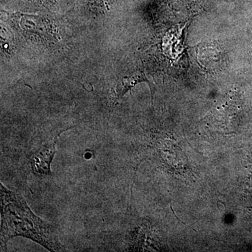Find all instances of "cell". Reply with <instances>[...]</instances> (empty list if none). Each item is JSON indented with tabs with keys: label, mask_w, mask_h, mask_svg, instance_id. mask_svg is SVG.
<instances>
[{
	"label": "cell",
	"mask_w": 252,
	"mask_h": 252,
	"mask_svg": "<svg viewBox=\"0 0 252 252\" xmlns=\"http://www.w3.org/2000/svg\"><path fill=\"white\" fill-rule=\"evenodd\" d=\"M1 243L6 245L16 237L31 239L50 252H64L57 230L36 216L21 193L0 184Z\"/></svg>",
	"instance_id": "1"
},
{
	"label": "cell",
	"mask_w": 252,
	"mask_h": 252,
	"mask_svg": "<svg viewBox=\"0 0 252 252\" xmlns=\"http://www.w3.org/2000/svg\"><path fill=\"white\" fill-rule=\"evenodd\" d=\"M58 137L59 135L56 136L52 140L41 146L32 157V170L36 175H51V164L56 154Z\"/></svg>",
	"instance_id": "2"
},
{
	"label": "cell",
	"mask_w": 252,
	"mask_h": 252,
	"mask_svg": "<svg viewBox=\"0 0 252 252\" xmlns=\"http://www.w3.org/2000/svg\"><path fill=\"white\" fill-rule=\"evenodd\" d=\"M149 82L148 79L146 77L144 72H138L134 73L129 77L122 78L119 81L117 86V94L118 95L122 97L127 91L130 90L131 88L133 87L136 84L140 82Z\"/></svg>",
	"instance_id": "3"
}]
</instances>
